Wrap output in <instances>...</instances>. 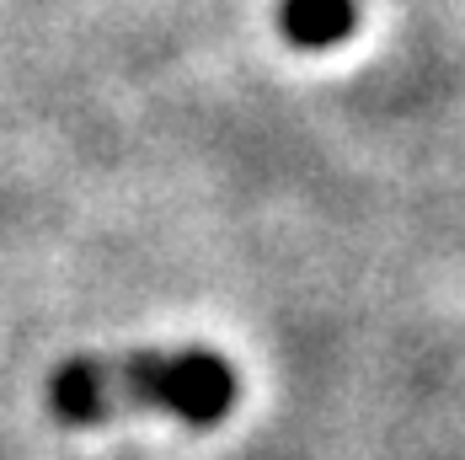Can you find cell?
Masks as SVG:
<instances>
[{"label": "cell", "instance_id": "1", "mask_svg": "<svg viewBox=\"0 0 465 460\" xmlns=\"http://www.w3.org/2000/svg\"><path fill=\"white\" fill-rule=\"evenodd\" d=\"M241 396L235 369L209 348L183 354H118V359H70L48 375V407L70 428H92L124 413H172L203 428L220 423Z\"/></svg>", "mask_w": 465, "mask_h": 460}, {"label": "cell", "instance_id": "2", "mask_svg": "<svg viewBox=\"0 0 465 460\" xmlns=\"http://www.w3.org/2000/svg\"><path fill=\"white\" fill-rule=\"evenodd\" d=\"M279 27L294 48H337L359 27V0H283Z\"/></svg>", "mask_w": 465, "mask_h": 460}]
</instances>
